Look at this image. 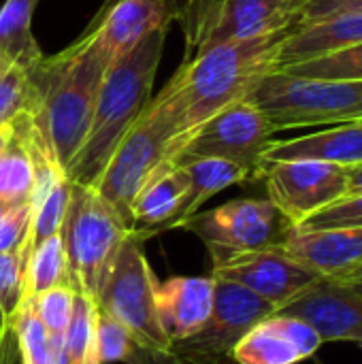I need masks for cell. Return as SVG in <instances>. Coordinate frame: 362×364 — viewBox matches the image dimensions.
<instances>
[{"instance_id": "obj_1", "label": "cell", "mask_w": 362, "mask_h": 364, "mask_svg": "<svg viewBox=\"0 0 362 364\" xmlns=\"http://www.w3.org/2000/svg\"><path fill=\"white\" fill-rule=\"evenodd\" d=\"M111 62L113 53L105 43L83 30L75 43L55 55H43L28 73L36 96L30 115L51 141L64 173L85 139Z\"/></svg>"}, {"instance_id": "obj_2", "label": "cell", "mask_w": 362, "mask_h": 364, "mask_svg": "<svg viewBox=\"0 0 362 364\" xmlns=\"http://www.w3.org/2000/svg\"><path fill=\"white\" fill-rule=\"evenodd\" d=\"M288 32L218 45L181 62L169 81L181 107L179 134L171 149L173 162L194 130L222 109L247 98L258 81L275 70L277 51Z\"/></svg>"}, {"instance_id": "obj_3", "label": "cell", "mask_w": 362, "mask_h": 364, "mask_svg": "<svg viewBox=\"0 0 362 364\" xmlns=\"http://www.w3.org/2000/svg\"><path fill=\"white\" fill-rule=\"evenodd\" d=\"M166 32H156L113 58L92 111L85 139L66 168L73 183L96 186L115 147L151 100Z\"/></svg>"}, {"instance_id": "obj_4", "label": "cell", "mask_w": 362, "mask_h": 364, "mask_svg": "<svg viewBox=\"0 0 362 364\" xmlns=\"http://www.w3.org/2000/svg\"><path fill=\"white\" fill-rule=\"evenodd\" d=\"M181 107L166 83L156 98L149 100L141 117L130 126L111 160L107 162L98 183V194L119 213L132 232V203L145 181L158 166L171 160L173 143L179 134Z\"/></svg>"}, {"instance_id": "obj_5", "label": "cell", "mask_w": 362, "mask_h": 364, "mask_svg": "<svg viewBox=\"0 0 362 364\" xmlns=\"http://www.w3.org/2000/svg\"><path fill=\"white\" fill-rule=\"evenodd\" d=\"M58 235L68 286L96 301L124 241L130 237V228L96 188L70 181Z\"/></svg>"}, {"instance_id": "obj_6", "label": "cell", "mask_w": 362, "mask_h": 364, "mask_svg": "<svg viewBox=\"0 0 362 364\" xmlns=\"http://www.w3.org/2000/svg\"><path fill=\"white\" fill-rule=\"evenodd\" d=\"M252 100L277 132L362 119V81L309 79L271 70L250 92Z\"/></svg>"}, {"instance_id": "obj_7", "label": "cell", "mask_w": 362, "mask_h": 364, "mask_svg": "<svg viewBox=\"0 0 362 364\" xmlns=\"http://www.w3.org/2000/svg\"><path fill=\"white\" fill-rule=\"evenodd\" d=\"M307 0H186L179 26L190 60L211 47L277 34L301 21Z\"/></svg>"}, {"instance_id": "obj_8", "label": "cell", "mask_w": 362, "mask_h": 364, "mask_svg": "<svg viewBox=\"0 0 362 364\" xmlns=\"http://www.w3.org/2000/svg\"><path fill=\"white\" fill-rule=\"evenodd\" d=\"M132 232L124 241L100 292L98 307L115 318L139 348L169 352L171 339L164 335L156 311V275Z\"/></svg>"}, {"instance_id": "obj_9", "label": "cell", "mask_w": 362, "mask_h": 364, "mask_svg": "<svg viewBox=\"0 0 362 364\" xmlns=\"http://www.w3.org/2000/svg\"><path fill=\"white\" fill-rule=\"evenodd\" d=\"M181 228L196 235L211 260L282 247L292 224L269 198H239L205 213H194Z\"/></svg>"}, {"instance_id": "obj_10", "label": "cell", "mask_w": 362, "mask_h": 364, "mask_svg": "<svg viewBox=\"0 0 362 364\" xmlns=\"http://www.w3.org/2000/svg\"><path fill=\"white\" fill-rule=\"evenodd\" d=\"M277 130L269 117L247 98L222 109L192 132L175 158V164L194 158H222L243 166L252 181L262 177L265 154Z\"/></svg>"}, {"instance_id": "obj_11", "label": "cell", "mask_w": 362, "mask_h": 364, "mask_svg": "<svg viewBox=\"0 0 362 364\" xmlns=\"http://www.w3.org/2000/svg\"><path fill=\"white\" fill-rule=\"evenodd\" d=\"M213 277V275H211ZM215 279V277H213ZM277 314V307L247 288L215 279L213 303L207 322L188 339L171 343L169 352L183 358L222 360L230 358L235 346L265 318Z\"/></svg>"}, {"instance_id": "obj_12", "label": "cell", "mask_w": 362, "mask_h": 364, "mask_svg": "<svg viewBox=\"0 0 362 364\" xmlns=\"http://www.w3.org/2000/svg\"><path fill=\"white\" fill-rule=\"evenodd\" d=\"M269 200L292 226L348 194V166L316 160L267 162L262 177Z\"/></svg>"}, {"instance_id": "obj_13", "label": "cell", "mask_w": 362, "mask_h": 364, "mask_svg": "<svg viewBox=\"0 0 362 364\" xmlns=\"http://www.w3.org/2000/svg\"><path fill=\"white\" fill-rule=\"evenodd\" d=\"M280 314L309 322L324 343L352 341L362 346V273L346 277H318Z\"/></svg>"}, {"instance_id": "obj_14", "label": "cell", "mask_w": 362, "mask_h": 364, "mask_svg": "<svg viewBox=\"0 0 362 364\" xmlns=\"http://www.w3.org/2000/svg\"><path fill=\"white\" fill-rule=\"evenodd\" d=\"M211 262V275L215 279L247 288L260 299L273 303L277 311L318 279L314 271L290 258L282 247L224 256Z\"/></svg>"}, {"instance_id": "obj_15", "label": "cell", "mask_w": 362, "mask_h": 364, "mask_svg": "<svg viewBox=\"0 0 362 364\" xmlns=\"http://www.w3.org/2000/svg\"><path fill=\"white\" fill-rule=\"evenodd\" d=\"M177 0H105L85 30L96 34L113 58L156 32H169L179 17Z\"/></svg>"}, {"instance_id": "obj_16", "label": "cell", "mask_w": 362, "mask_h": 364, "mask_svg": "<svg viewBox=\"0 0 362 364\" xmlns=\"http://www.w3.org/2000/svg\"><path fill=\"white\" fill-rule=\"evenodd\" d=\"M324 346L320 333L303 318L273 314L258 322L233 350L237 364H299Z\"/></svg>"}, {"instance_id": "obj_17", "label": "cell", "mask_w": 362, "mask_h": 364, "mask_svg": "<svg viewBox=\"0 0 362 364\" xmlns=\"http://www.w3.org/2000/svg\"><path fill=\"white\" fill-rule=\"evenodd\" d=\"M282 250L318 277L362 273V226L322 230L292 226Z\"/></svg>"}, {"instance_id": "obj_18", "label": "cell", "mask_w": 362, "mask_h": 364, "mask_svg": "<svg viewBox=\"0 0 362 364\" xmlns=\"http://www.w3.org/2000/svg\"><path fill=\"white\" fill-rule=\"evenodd\" d=\"M190 190L183 166L164 162L145 181L132 203V235L139 241L177 228L179 211Z\"/></svg>"}, {"instance_id": "obj_19", "label": "cell", "mask_w": 362, "mask_h": 364, "mask_svg": "<svg viewBox=\"0 0 362 364\" xmlns=\"http://www.w3.org/2000/svg\"><path fill=\"white\" fill-rule=\"evenodd\" d=\"M215 279L209 277H171L156 286V311L171 343L194 335L209 318Z\"/></svg>"}, {"instance_id": "obj_20", "label": "cell", "mask_w": 362, "mask_h": 364, "mask_svg": "<svg viewBox=\"0 0 362 364\" xmlns=\"http://www.w3.org/2000/svg\"><path fill=\"white\" fill-rule=\"evenodd\" d=\"M284 160H316V162H333L341 166H352L362 162V126L339 124L331 130L294 136L280 141L275 139L267 154V162H284Z\"/></svg>"}, {"instance_id": "obj_21", "label": "cell", "mask_w": 362, "mask_h": 364, "mask_svg": "<svg viewBox=\"0 0 362 364\" xmlns=\"http://www.w3.org/2000/svg\"><path fill=\"white\" fill-rule=\"evenodd\" d=\"M179 166H183V171L188 173L190 190L183 200V207L179 211L177 228H181V224L186 220H190L194 213H198V209L218 192H222L235 183L252 181L250 173L243 166L222 160V158H194V160L179 162Z\"/></svg>"}, {"instance_id": "obj_22", "label": "cell", "mask_w": 362, "mask_h": 364, "mask_svg": "<svg viewBox=\"0 0 362 364\" xmlns=\"http://www.w3.org/2000/svg\"><path fill=\"white\" fill-rule=\"evenodd\" d=\"M41 0H4L0 6V55L26 73L41 60L43 51L32 34V17Z\"/></svg>"}, {"instance_id": "obj_23", "label": "cell", "mask_w": 362, "mask_h": 364, "mask_svg": "<svg viewBox=\"0 0 362 364\" xmlns=\"http://www.w3.org/2000/svg\"><path fill=\"white\" fill-rule=\"evenodd\" d=\"M98 303L90 296L75 294L73 316L64 331V350L70 364H100L96 358Z\"/></svg>"}, {"instance_id": "obj_24", "label": "cell", "mask_w": 362, "mask_h": 364, "mask_svg": "<svg viewBox=\"0 0 362 364\" xmlns=\"http://www.w3.org/2000/svg\"><path fill=\"white\" fill-rule=\"evenodd\" d=\"M55 286H68L60 235L45 239L30 252L28 264H26L23 299H32Z\"/></svg>"}, {"instance_id": "obj_25", "label": "cell", "mask_w": 362, "mask_h": 364, "mask_svg": "<svg viewBox=\"0 0 362 364\" xmlns=\"http://www.w3.org/2000/svg\"><path fill=\"white\" fill-rule=\"evenodd\" d=\"M34 186L32 162L21 136L13 130L11 141L0 151V198L9 205L28 203Z\"/></svg>"}, {"instance_id": "obj_26", "label": "cell", "mask_w": 362, "mask_h": 364, "mask_svg": "<svg viewBox=\"0 0 362 364\" xmlns=\"http://www.w3.org/2000/svg\"><path fill=\"white\" fill-rule=\"evenodd\" d=\"M282 70L297 75V77H309V79L362 81V43L292 64Z\"/></svg>"}, {"instance_id": "obj_27", "label": "cell", "mask_w": 362, "mask_h": 364, "mask_svg": "<svg viewBox=\"0 0 362 364\" xmlns=\"http://www.w3.org/2000/svg\"><path fill=\"white\" fill-rule=\"evenodd\" d=\"M11 322L15 328V337H17V350L21 356L23 364H55L53 360V352H51V339L47 328L43 326V322L36 318V314L32 311V305L28 299H23V303L19 305V309L15 311L13 318L4 320ZM2 324V322H0Z\"/></svg>"}, {"instance_id": "obj_28", "label": "cell", "mask_w": 362, "mask_h": 364, "mask_svg": "<svg viewBox=\"0 0 362 364\" xmlns=\"http://www.w3.org/2000/svg\"><path fill=\"white\" fill-rule=\"evenodd\" d=\"M36 105L34 87L30 75L9 64L4 73H0V126H11L17 117L32 111Z\"/></svg>"}, {"instance_id": "obj_29", "label": "cell", "mask_w": 362, "mask_h": 364, "mask_svg": "<svg viewBox=\"0 0 362 364\" xmlns=\"http://www.w3.org/2000/svg\"><path fill=\"white\" fill-rule=\"evenodd\" d=\"M68 192H70V179L66 177L32 209V224H30V232H28V241H26L28 252H32L45 239L60 232Z\"/></svg>"}, {"instance_id": "obj_30", "label": "cell", "mask_w": 362, "mask_h": 364, "mask_svg": "<svg viewBox=\"0 0 362 364\" xmlns=\"http://www.w3.org/2000/svg\"><path fill=\"white\" fill-rule=\"evenodd\" d=\"M28 256L26 245L17 252L0 254V322L13 318L23 303Z\"/></svg>"}, {"instance_id": "obj_31", "label": "cell", "mask_w": 362, "mask_h": 364, "mask_svg": "<svg viewBox=\"0 0 362 364\" xmlns=\"http://www.w3.org/2000/svg\"><path fill=\"white\" fill-rule=\"evenodd\" d=\"M75 294L77 292L70 286H55L28 299L32 305V311L47 328L49 337H64V331L73 316Z\"/></svg>"}, {"instance_id": "obj_32", "label": "cell", "mask_w": 362, "mask_h": 364, "mask_svg": "<svg viewBox=\"0 0 362 364\" xmlns=\"http://www.w3.org/2000/svg\"><path fill=\"white\" fill-rule=\"evenodd\" d=\"M134 339L130 333L109 314L98 307V324H96V358L100 364L124 363L134 348Z\"/></svg>"}, {"instance_id": "obj_33", "label": "cell", "mask_w": 362, "mask_h": 364, "mask_svg": "<svg viewBox=\"0 0 362 364\" xmlns=\"http://www.w3.org/2000/svg\"><path fill=\"white\" fill-rule=\"evenodd\" d=\"M362 226V194L344 196L341 200L329 205L326 209L307 218L301 228L322 230V228H356Z\"/></svg>"}, {"instance_id": "obj_34", "label": "cell", "mask_w": 362, "mask_h": 364, "mask_svg": "<svg viewBox=\"0 0 362 364\" xmlns=\"http://www.w3.org/2000/svg\"><path fill=\"white\" fill-rule=\"evenodd\" d=\"M32 224V205L19 203L11 205L0 218V254L17 252L26 245Z\"/></svg>"}, {"instance_id": "obj_35", "label": "cell", "mask_w": 362, "mask_h": 364, "mask_svg": "<svg viewBox=\"0 0 362 364\" xmlns=\"http://www.w3.org/2000/svg\"><path fill=\"white\" fill-rule=\"evenodd\" d=\"M341 13H362V0H307L299 23H307L320 17H331Z\"/></svg>"}, {"instance_id": "obj_36", "label": "cell", "mask_w": 362, "mask_h": 364, "mask_svg": "<svg viewBox=\"0 0 362 364\" xmlns=\"http://www.w3.org/2000/svg\"><path fill=\"white\" fill-rule=\"evenodd\" d=\"M126 364H237L233 358H222V360H198V358H183L173 352H156V350H145L134 346Z\"/></svg>"}, {"instance_id": "obj_37", "label": "cell", "mask_w": 362, "mask_h": 364, "mask_svg": "<svg viewBox=\"0 0 362 364\" xmlns=\"http://www.w3.org/2000/svg\"><path fill=\"white\" fill-rule=\"evenodd\" d=\"M362 194V162L348 166V194L346 196H354Z\"/></svg>"}, {"instance_id": "obj_38", "label": "cell", "mask_w": 362, "mask_h": 364, "mask_svg": "<svg viewBox=\"0 0 362 364\" xmlns=\"http://www.w3.org/2000/svg\"><path fill=\"white\" fill-rule=\"evenodd\" d=\"M11 134H13V124L11 126H0V151L6 147V143L11 141Z\"/></svg>"}, {"instance_id": "obj_39", "label": "cell", "mask_w": 362, "mask_h": 364, "mask_svg": "<svg viewBox=\"0 0 362 364\" xmlns=\"http://www.w3.org/2000/svg\"><path fill=\"white\" fill-rule=\"evenodd\" d=\"M9 207H11V205H9V203H4V200L0 198V218H2L4 213H6V209H9Z\"/></svg>"}, {"instance_id": "obj_40", "label": "cell", "mask_w": 362, "mask_h": 364, "mask_svg": "<svg viewBox=\"0 0 362 364\" xmlns=\"http://www.w3.org/2000/svg\"><path fill=\"white\" fill-rule=\"evenodd\" d=\"M6 66H9V62L0 55V73H4V70H6Z\"/></svg>"}, {"instance_id": "obj_41", "label": "cell", "mask_w": 362, "mask_h": 364, "mask_svg": "<svg viewBox=\"0 0 362 364\" xmlns=\"http://www.w3.org/2000/svg\"><path fill=\"white\" fill-rule=\"evenodd\" d=\"M358 124H361V126H362V119H361V122H358Z\"/></svg>"}, {"instance_id": "obj_42", "label": "cell", "mask_w": 362, "mask_h": 364, "mask_svg": "<svg viewBox=\"0 0 362 364\" xmlns=\"http://www.w3.org/2000/svg\"><path fill=\"white\" fill-rule=\"evenodd\" d=\"M318 364H322V363H318Z\"/></svg>"}, {"instance_id": "obj_43", "label": "cell", "mask_w": 362, "mask_h": 364, "mask_svg": "<svg viewBox=\"0 0 362 364\" xmlns=\"http://www.w3.org/2000/svg\"><path fill=\"white\" fill-rule=\"evenodd\" d=\"M361 348H362V346H361Z\"/></svg>"}]
</instances>
